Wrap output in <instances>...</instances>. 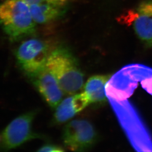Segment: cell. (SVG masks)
Masks as SVG:
<instances>
[{"label": "cell", "instance_id": "obj_12", "mask_svg": "<svg viewBox=\"0 0 152 152\" xmlns=\"http://www.w3.org/2000/svg\"><path fill=\"white\" fill-rule=\"evenodd\" d=\"M135 75L145 88L147 93L152 96V69L140 64H131Z\"/></svg>", "mask_w": 152, "mask_h": 152}, {"label": "cell", "instance_id": "obj_10", "mask_svg": "<svg viewBox=\"0 0 152 152\" xmlns=\"http://www.w3.org/2000/svg\"><path fill=\"white\" fill-rule=\"evenodd\" d=\"M111 75H96L88 80L84 87V92L89 99L90 104H104L107 100L105 93L106 84Z\"/></svg>", "mask_w": 152, "mask_h": 152}, {"label": "cell", "instance_id": "obj_7", "mask_svg": "<svg viewBox=\"0 0 152 152\" xmlns=\"http://www.w3.org/2000/svg\"><path fill=\"white\" fill-rule=\"evenodd\" d=\"M124 21L131 25L143 43L152 46V0H145L124 16Z\"/></svg>", "mask_w": 152, "mask_h": 152}, {"label": "cell", "instance_id": "obj_15", "mask_svg": "<svg viewBox=\"0 0 152 152\" xmlns=\"http://www.w3.org/2000/svg\"><path fill=\"white\" fill-rule=\"evenodd\" d=\"M20 1H22L26 3L29 6L34 4H37V3H39L42 1L41 0H20Z\"/></svg>", "mask_w": 152, "mask_h": 152}, {"label": "cell", "instance_id": "obj_9", "mask_svg": "<svg viewBox=\"0 0 152 152\" xmlns=\"http://www.w3.org/2000/svg\"><path fill=\"white\" fill-rule=\"evenodd\" d=\"M90 104L89 99L84 92L66 98L56 108L53 122L61 124L68 121Z\"/></svg>", "mask_w": 152, "mask_h": 152}, {"label": "cell", "instance_id": "obj_6", "mask_svg": "<svg viewBox=\"0 0 152 152\" xmlns=\"http://www.w3.org/2000/svg\"><path fill=\"white\" fill-rule=\"evenodd\" d=\"M62 140L64 146L74 151L92 148L98 140L97 132L92 123L85 119L71 121L64 128Z\"/></svg>", "mask_w": 152, "mask_h": 152}, {"label": "cell", "instance_id": "obj_13", "mask_svg": "<svg viewBox=\"0 0 152 152\" xmlns=\"http://www.w3.org/2000/svg\"><path fill=\"white\" fill-rule=\"evenodd\" d=\"M65 151L62 147L53 143L44 144L37 150L38 152H64Z\"/></svg>", "mask_w": 152, "mask_h": 152}, {"label": "cell", "instance_id": "obj_5", "mask_svg": "<svg viewBox=\"0 0 152 152\" xmlns=\"http://www.w3.org/2000/svg\"><path fill=\"white\" fill-rule=\"evenodd\" d=\"M37 114V111L34 110L22 114L0 132V151H8L32 140L44 138L33 129Z\"/></svg>", "mask_w": 152, "mask_h": 152}, {"label": "cell", "instance_id": "obj_11", "mask_svg": "<svg viewBox=\"0 0 152 152\" xmlns=\"http://www.w3.org/2000/svg\"><path fill=\"white\" fill-rule=\"evenodd\" d=\"M30 11L36 23L44 25L58 18L61 14V7L41 1L29 6Z\"/></svg>", "mask_w": 152, "mask_h": 152}, {"label": "cell", "instance_id": "obj_4", "mask_svg": "<svg viewBox=\"0 0 152 152\" xmlns=\"http://www.w3.org/2000/svg\"><path fill=\"white\" fill-rule=\"evenodd\" d=\"M49 41L31 39L23 42L16 51L18 65L29 78L44 69L55 49Z\"/></svg>", "mask_w": 152, "mask_h": 152}, {"label": "cell", "instance_id": "obj_2", "mask_svg": "<svg viewBox=\"0 0 152 152\" xmlns=\"http://www.w3.org/2000/svg\"><path fill=\"white\" fill-rule=\"evenodd\" d=\"M46 67L55 76L64 94H77L83 86L84 74L73 56L64 49L56 48Z\"/></svg>", "mask_w": 152, "mask_h": 152}, {"label": "cell", "instance_id": "obj_1", "mask_svg": "<svg viewBox=\"0 0 152 152\" xmlns=\"http://www.w3.org/2000/svg\"><path fill=\"white\" fill-rule=\"evenodd\" d=\"M134 148L152 152V137L138 112L127 99H107Z\"/></svg>", "mask_w": 152, "mask_h": 152}, {"label": "cell", "instance_id": "obj_8", "mask_svg": "<svg viewBox=\"0 0 152 152\" xmlns=\"http://www.w3.org/2000/svg\"><path fill=\"white\" fill-rule=\"evenodd\" d=\"M29 79L48 105L56 108L64 93L55 76L45 66Z\"/></svg>", "mask_w": 152, "mask_h": 152}, {"label": "cell", "instance_id": "obj_14", "mask_svg": "<svg viewBox=\"0 0 152 152\" xmlns=\"http://www.w3.org/2000/svg\"><path fill=\"white\" fill-rule=\"evenodd\" d=\"M42 1L49 3L51 4L58 6V7H62L67 4L69 0H41Z\"/></svg>", "mask_w": 152, "mask_h": 152}, {"label": "cell", "instance_id": "obj_3", "mask_svg": "<svg viewBox=\"0 0 152 152\" xmlns=\"http://www.w3.org/2000/svg\"><path fill=\"white\" fill-rule=\"evenodd\" d=\"M29 6L20 0H7L0 4V25L11 40L16 41L35 31Z\"/></svg>", "mask_w": 152, "mask_h": 152}]
</instances>
